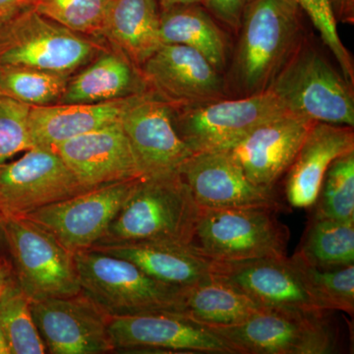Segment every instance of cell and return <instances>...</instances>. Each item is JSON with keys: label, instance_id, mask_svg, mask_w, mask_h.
<instances>
[{"label": "cell", "instance_id": "6da1fadb", "mask_svg": "<svg viewBox=\"0 0 354 354\" xmlns=\"http://www.w3.org/2000/svg\"><path fill=\"white\" fill-rule=\"evenodd\" d=\"M295 0H251L244 11L239 41L223 74L228 97H251L271 87L305 38Z\"/></svg>", "mask_w": 354, "mask_h": 354}, {"label": "cell", "instance_id": "7a4b0ae2", "mask_svg": "<svg viewBox=\"0 0 354 354\" xmlns=\"http://www.w3.org/2000/svg\"><path fill=\"white\" fill-rule=\"evenodd\" d=\"M198 214L199 206L179 172L143 177L95 246L123 243L190 245Z\"/></svg>", "mask_w": 354, "mask_h": 354}, {"label": "cell", "instance_id": "3957f363", "mask_svg": "<svg viewBox=\"0 0 354 354\" xmlns=\"http://www.w3.org/2000/svg\"><path fill=\"white\" fill-rule=\"evenodd\" d=\"M74 261L82 292L111 318L180 312L184 290L130 261L95 248L74 253Z\"/></svg>", "mask_w": 354, "mask_h": 354}, {"label": "cell", "instance_id": "277c9868", "mask_svg": "<svg viewBox=\"0 0 354 354\" xmlns=\"http://www.w3.org/2000/svg\"><path fill=\"white\" fill-rule=\"evenodd\" d=\"M269 90L288 113L316 123L354 127L353 86L306 36Z\"/></svg>", "mask_w": 354, "mask_h": 354}, {"label": "cell", "instance_id": "5b68a950", "mask_svg": "<svg viewBox=\"0 0 354 354\" xmlns=\"http://www.w3.org/2000/svg\"><path fill=\"white\" fill-rule=\"evenodd\" d=\"M101 41L77 34L28 6L0 19V66L73 75L108 48Z\"/></svg>", "mask_w": 354, "mask_h": 354}, {"label": "cell", "instance_id": "8992f818", "mask_svg": "<svg viewBox=\"0 0 354 354\" xmlns=\"http://www.w3.org/2000/svg\"><path fill=\"white\" fill-rule=\"evenodd\" d=\"M270 208H200L190 245L205 257L239 261L286 257L290 232Z\"/></svg>", "mask_w": 354, "mask_h": 354}, {"label": "cell", "instance_id": "52a82bcc", "mask_svg": "<svg viewBox=\"0 0 354 354\" xmlns=\"http://www.w3.org/2000/svg\"><path fill=\"white\" fill-rule=\"evenodd\" d=\"M288 113L271 90L190 106H172L177 134L193 153L230 151L266 121Z\"/></svg>", "mask_w": 354, "mask_h": 354}, {"label": "cell", "instance_id": "ba28073f", "mask_svg": "<svg viewBox=\"0 0 354 354\" xmlns=\"http://www.w3.org/2000/svg\"><path fill=\"white\" fill-rule=\"evenodd\" d=\"M4 228L17 283L31 301L82 291L74 254L55 235L25 216H6Z\"/></svg>", "mask_w": 354, "mask_h": 354}, {"label": "cell", "instance_id": "9c48e42d", "mask_svg": "<svg viewBox=\"0 0 354 354\" xmlns=\"http://www.w3.org/2000/svg\"><path fill=\"white\" fill-rule=\"evenodd\" d=\"M327 314L261 309L237 325L209 328L237 354H325L337 344Z\"/></svg>", "mask_w": 354, "mask_h": 354}, {"label": "cell", "instance_id": "30bf717a", "mask_svg": "<svg viewBox=\"0 0 354 354\" xmlns=\"http://www.w3.org/2000/svg\"><path fill=\"white\" fill-rule=\"evenodd\" d=\"M86 190L55 149L34 147L0 165V212L6 216H25Z\"/></svg>", "mask_w": 354, "mask_h": 354}, {"label": "cell", "instance_id": "8fae6325", "mask_svg": "<svg viewBox=\"0 0 354 354\" xmlns=\"http://www.w3.org/2000/svg\"><path fill=\"white\" fill-rule=\"evenodd\" d=\"M139 179L84 191L31 212L25 218L48 230L70 252L88 250L104 236Z\"/></svg>", "mask_w": 354, "mask_h": 354}, {"label": "cell", "instance_id": "7c38bea8", "mask_svg": "<svg viewBox=\"0 0 354 354\" xmlns=\"http://www.w3.org/2000/svg\"><path fill=\"white\" fill-rule=\"evenodd\" d=\"M211 274L241 291L263 309L327 314L310 292L295 261L265 257L212 261Z\"/></svg>", "mask_w": 354, "mask_h": 354}, {"label": "cell", "instance_id": "4fadbf2b", "mask_svg": "<svg viewBox=\"0 0 354 354\" xmlns=\"http://www.w3.org/2000/svg\"><path fill=\"white\" fill-rule=\"evenodd\" d=\"M35 325L51 354H100L113 351L111 317L82 291L68 297L31 301Z\"/></svg>", "mask_w": 354, "mask_h": 354}, {"label": "cell", "instance_id": "5bb4252c", "mask_svg": "<svg viewBox=\"0 0 354 354\" xmlns=\"http://www.w3.org/2000/svg\"><path fill=\"white\" fill-rule=\"evenodd\" d=\"M120 122L143 177L178 174L193 155L177 134L172 106L151 91L135 95Z\"/></svg>", "mask_w": 354, "mask_h": 354}, {"label": "cell", "instance_id": "9a60e30c", "mask_svg": "<svg viewBox=\"0 0 354 354\" xmlns=\"http://www.w3.org/2000/svg\"><path fill=\"white\" fill-rule=\"evenodd\" d=\"M141 70L151 92L174 108L228 97L223 74L183 44H162Z\"/></svg>", "mask_w": 354, "mask_h": 354}, {"label": "cell", "instance_id": "2e32d148", "mask_svg": "<svg viewBox=\"0 0 354 354\" xmlns=\"http://www.w3.org/2000/svg\"><path fill=\"white\" fill-rule=\"evenodd\" d=\"M179 174L200 208L283 209L274 190L260 187L247 178L230 151L193 153Z\"/></svg>", "mask_w": 354, "mask_h": 354}, {"label": "cell", "instance_id": "e0dca14e", "mask_svg": "<svg viewBox=\"0 0 354 354\" xmlns=\"http://www.w3.org/2000/svg\"><path fill=\"white\" fill-rule=\"evenodd\" d=\"M109 333L114 351H181L237 354L207 326L176 313H152L111 318Z\"/></svg>", "mask_w": 354, "mask_h": 354}, {"label": "cell", "instance_id": "ac0fdd59", "mask_svg": "<svg viewBox=\"0 0 354 354\" xmlns=\"http://www.w3.org/2000/svg\"><path fill=\"white\" fill-rule=\"evenodd\" d=\"M315 123L288 111L256 127L230 152L251 183L274 190Z\"/></svg>", "mask_w": 354, "mask_h": 354}, {"label": "cell", "instance_id": "d6986e66", "mask_svg": "<svg viewBox=\"0 0 354 354\" xmlns=\"http://www.w3.org/2000/svg\"><path fill=\"white\" fill-rule=\"evenodd\" d=\"M55 150L86 189L143 178L120 121L74 137Z\"/></svg>", "mask_w": 354, "mask_h": 354}, {"label": "cell", "instance_id": "ffe728a7", "mask_svg": "<svg viewBox=\"0 0 354 354\" xmlns=\"http://www.w3.org/2000/svg\"><path fill=\"white\" fill-rule=\"evenodd\" d=\"M353 151V127L315 123L286 174L288 204L297 209L312 208L333 160Z\"/></svg>", "mask_w": 354, "mask_h": 354}, {"label": "cell", "instance_id": "44dd1931", "mask_svg": "<svg viewBox=\"0 0 354 354\" xmlns=\"http://www.w3.org/2000/svg\"><path fill=\"white\" fill-rule=\"evenodd\" d=\"M141 67L109 48L73 74L57 104H97L149 92Z\"/></svg>", "mask_w": 354, "mask_h": 354}, {"label": "cell", "instance_id": "7402d4cb", "mask_svg": "<svg viewBox=\"0 0 354 354\" xmlns=\"http://www.w3.org/2000/svg\"><path fill=\"white\" fill-rule=\"evenodd\" d=\"M134 97L97 104L32 106L30 132L32 147L55 149L79 135L118 122Z\"/></svg>", "mask_w": 354, "mask_h": 354}, {"label": "cell", "instance_id": "603a6c76", "mask_svg": "<svg viewBox=\"0 0 354 354\" xmlns=\"http://www.w3.org/2000/svg\"><path fill=\"white\" fill-rule=\"evenodd\" d=\"M93 248L130 261L152 278L183 290L211 276L213 260L205 257L191 245L123 243Z\"/></svg>", "mask_w": 354, "mask_h": 354}, {"label": "cell", "instance_id": "cb8c5ba5", "mask_svg": "<svg viewBox=\"0 0 354 354\" xmlns=\"http://www.w3.org/2000/svg\"><path fill=\"white\" fill-rule=\"evenodd\" d=\"M101 39L141 67L162 44L158 0H113Z\"/></svg>", "mask_w": 354, "mask_h": 354}, {"label": "cell", "instance_id": "d4e9b609", "mask_svg": "<svg viewBox=\"0 0 354 354\" xmlns=\"http://www.w3.org/2000/svg\"><path fill=\"white\" fill-rule=\"evenodd\" d=\"M162 44H183L197 50L225 74L230 59L227 32L201 4L176 6L160 10Z\"/></svg>", "mask_w": 354, "mask_h": 354}, {"label": "cell", "instance_id": "484cf974", "mask_svg": "<svg viewBox=\"0 0 354 354\" xmlns=\"http://www.w3.org/2000/svg\"><path fill=\"white\" fill-rule=\"evenodd\" d=\"M263 309L213 274L185 288L179 314L209 328L230 327L250 318Z\"/></svg>", "mask_w": 354, "mask_h": 354}, {"label": "cell", "instance_id": "4316f807", "mask_svg": "<svg viewBox=\"0 0 354 354\" xmlns=\"http://www.w3.org/2000/svg\"><path fill=\"white\" fill-rule=\"evenodd\" d=\"M293 257L319 269L354 263V221L312 218Z\"/></svg>", "mask_w": 354, "mask_h": 354}, {"label": "cell", "instance_id": "83f0119b", "mask_svg": "<svg viewBox=\"0 0 354 354\" xmlns=\"http://www.w3.org/2000/svg\"><path fill=\"white\" fill-rule=\"evenodd\" d=\"M72 75L22 66H0V95L30 106L55 104Z\"/></svg>", "mask_w": 354, "mask_h": 354}, {"label": "cell", "instance_id": "f1b7e54d", "mask_svg": "<svg viewBox=\"0 0 354 354\" xmlns=\"http://www.w3.org/2000/svg\"><path fill=\"white\" fill-rule=\"evenodd\" d=\"M0 325L10 354H44L43 339L35 325L31 300L13 281L0 295Z\"/></svg>", "mask_w": 354, "mask_h": 354}, {"label": "cell", "instance_id": "f546056e", "mask_svg": "<svg viewBox=\"0 0 354 354\" xmlns=\"http://www.w3.org/2000/svg\"><path fill=\"white\" fill-rule=\"evenodd\" d=\"M313 207V218L354 221V151L333 160Z\"/></svg>", "mask_w": 354, "mask_h": 354}, {"label": "cell", "instance_id": "4dcf8cb0", "mask_svg": "<svg viewBox=\"0 0 354 354\" xmlns=\"http://www.w3.org/2000/svg\"><path fill=\"white\" fill-rule=\"evenodd\" d=\"M300 270L305 283L321 308L326 312H354V265L319 269L291 257Z\"/></svg>", "mask_w": 354, "mask_h": 354}, {"label": "cell", "instance_id": "1f68e13d", "mask_svg": "<svg viewBox=\"0 0 354 354\" xmlns=\"http://www.w3.org/2000/svg\"><path fill=\"white\" fill-rule=\"evenodd\" d=\"M113 0H31L39 13L67 29L101 39Z\"/></svg>", "mask_w": 354, "mask_h": 354}, {"label": "cell", "instance_id": "d6a6232c", "mask_svg": "<svg viewBox=\"0 0 354 354\" xmlns=\"http://www.w3.org/2000/svg\"><path fill=\"white\" fill-rule=\"evenodd\" d=\"M32 106L0 95V165L32 147L30 132Z\"/></svg>", "mask_w": 354, "mask_h": 354}, {"label": "cell", "instance_id": "836d02e7", "mask_svg": "<svg viewBox=\"0 0 354 354\" xmlns=\"http://www.w3.org/2000/svg\"><path fill=\"white\" fill-rule=\"evenodd\" d=\"M301 10L307 14L314 27L320 34L324 44L329 48L333 57L339 64L344 78L354 80V64L348 48L342 44L337 31L330 0H295Z\"/></svg>", "mask_w": 354, "mask_h": 354}, {"label": "cell", "instance_id": "e575fe53", "mask_svg": "<svg viewBox=\"0 0 354 354\" xmlns=\"http://www.w3.org/2000/svg\"><path fill=\"white\" fill-rule=\"evenodd\" d=\"M251 0H204L203 6L228 31L239 34L244 11Z\"/></svg>", "mask_w": 354, "mask_h": 354}, {"label": "cell", "instance_id": "d590c367", "mask_svg": "<svg viewBox=\"0 0 354 354\" xmlns=\"http://www.w3.org/2000/svg\"><path fill=\"white\" fill-rule=\"evenodd\" d=\"M337 23L354 24V0H330Z\"/></svg>", "mask_w": 354, "mask_h": 354}, {"label": "cell", "instance_id": "8d00e7d4", "mask_svg": "<svg viewBox=\"0 0 354 354\" xmlns=\"http://www.w3.org/2000/svg\"><path fill=\"white\" fill-rule=\"evenodd\" d=\"M31 6V0H0V19Z\"/></svg>", "mask_w": 354, "mask_h": 354}, {"label": "cell", "instance_id": "74e56055", "mask_svg": "<svg viewBox=\"0 0 354 354\" xmlns=\"http://www.w3.org/2000/svg\"><path fill=\"white\" fill-rule=\"evenodd\" d=\"M12 281L10 269L4 261L0 260V295L6 291Z\"/></svg>", "mask_w": 354, "mask_h": 354}, {"label": "cell", "instance_id": "f35d334b", "mask_svg": "<svg viewBox=\"0 0 354 354\" xmlns=\"http://www.w3.org/2000/svg\"><path fill=\"white\" fill-rule=\"evenodd\" d=\"M204 0H158L160 10L176 6H188V4H201Z\"/></svg>", "mask_w": 354, "mask_h": 354}, {"label": "cell", "instance_id": "ab89813d", "mask_svg": "<svg viewBox=\"0 0 354 354\" xmlns=\"http://www.w3.org/2000/svg\"><path fill=\"white\" fill-rule=\"evenodd\" d=\"M0 354H10L6 335H4L3 330H2L1 325H0Z\"/></svg>", "mask_w": 354, "mask_h": 354}, {"label": "cell", "instance_id": "60d3db41", "mask_svg": "<svg viewBox=\"0 0 354 354\" xmlns=\"http://www.w3.org/2000/svg\"><path fill=\"white\" fill-rule=\"evenodd\" d=\"M6 216L0 212V247L6 244V228H4V223H6Z\"/></svg>", "mask_w": 354, "mask_h": 354}]
</instances>
